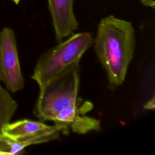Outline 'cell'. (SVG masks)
Instances as JSON below:
<instances>
[{"mask_svg":"<svg viewBox=\"0 0 155 155\" xmlns=\"http://www.w3.org/2000/svg\"><path fill=\"white\" fill-rule=\"evenodd\" d=\"M142 4L145 6L150 7L152 8L154 7L155 0H140Z\"/></svg>","mask_w":155,"mask_h":155,"instance_id":"10","label":"cell"},{"mask_svg":"<svg viewBox=\"0 0 155 155\" xmlns=\"http://www.w3.org/2000/svg\"><path fill=\"white\" fill-rule=\"evenodd\" d=\"M48 8L58 43L73 34L78 28L74 10V0H48Z\"/></svg>","mask_w":155,"mask_h":155,"instance_id":"6","label":"cell"},{"mask_svg":"<svg viewBox=\"0 0 155 155\" xmlns=\"http://www.w3.org/2000/svg\"><path fill=\"white\" fill-rule=\"evenodd\" d=\"M80 65L76 64L39 88L33 114L41 121H52L67 134H82L101 130L99 120L85 115L93 104L78 96Z\"/></svg>","mask_w":155,"mask_h":155,"instance_id":"1","label":"cell"},{"mask_svg":"<svg viewBox=\"0 0 155 155\" xmlns=\"http://www.w3.org/2000/svg\"><path fill=\"white\" fill-rule=\"evenodd\" d=\"M15 4H18V3H19V2L20 1V0H12Z\"/></svg>","mask_w":155,"mask_h":155,"instance_id":"11","label":"cell"},{"mask_svg":"<svg viewBox=\"0 0 155 155\" xmlns=\"http://www.w3.org/2000/svg\"><path fill=\"white\" fill-rule=\"evenodd\" d=\"M90 32L72 34L64 41L42 53L35 67L31 79L42 88L71 65L79 64L84 53L93 44Z\"/></svg>","mask_w":155,"mask_h":155,"instance_id":"3","label":"cell"},{"mask_svg":"<svg viewBox=\"0 0 155 155\" xmlns=\"http://www.w3.org/2000/svg\"><path fill=\"white\" fill-rule=\"evenodd\" d=\"M0 80L13 93L24 87L15 34L8 27L4 28L0 32Z\"/></svg>","mask_w":155,"mask_h":155,"instance_id":"4","label":"cell"},{"mask_svg":"<svg viewBox=\"0 0 155 155\" xmlns=\"http://www.w3.org/2000/svg\"><path fill=\"white\" fill-rule=\"evenodd\" d=\"M144 108L147 110H154L155 108V97L153 96L150 100H149L143 106Z\"/></svg>","mask_w":155,"mask_h":155,"instance_id":"9","label":"cell"},{"mask_svg":"<svg viewBox=\"0 0 155 155\" xmlns=\"http://www.w3.org/2000/svg\"><path fill=\"white\" fill-rule=\"evenodd\" d=\"M63 133L62 127L48 125L42 121L19 120L7 124L2 133L24 147L56 139Z\"/></svg>","mask_w":155,"mask_h":155,"instance_id":"5","label":"cell"},{"mask_svg":"<svg viewBox=\"0 0 155 155\" xmlns=\"http://www.w3.org/2000/svg\"><path fill=\"white\" fill-rule=\"evenodd\" d=\"M18 108L16 101L9 92L0 85V134L14 115Z\"/></svg>","mask_w":155,"mask_h":155,"instance_id":"7","label":"cell"},{"mask_svg":"<svg viewBox=\"0 0 155 155\" xmlns=\"http://www.w3.org/2000/svg\"><path fill=\"white\" fill-rule=\"evenodd\" d=\"M93 44L107 75L109 88H117L125 79L135 50V30L131 22L113 15L102 18Z\"/></svg>","mask_w":155,"mask_h":155,"instance_id":"2","label":"cell"},{"mask_svg":"<svg viewBox=\"0 0 155 155\" xmlns=\"http://www.w3.org/2000/svg\"><path fill=\"white\" fill-rule=\"evenodd\" d=\"M25 147L0 134V154H18L22 153Z\"/></svg>","mask_w":155,"mask_h":155,"instance_id":"8","label":"cell"}]
</instances>
